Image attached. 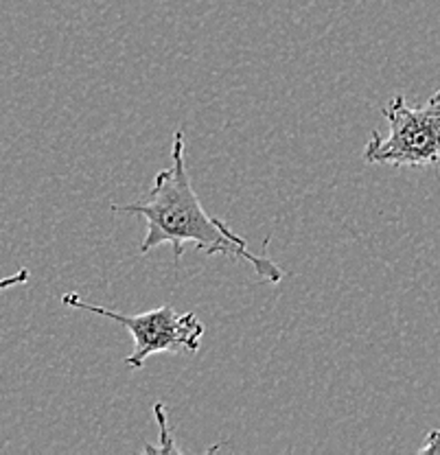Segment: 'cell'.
Masks as SVG:
<instances>
[{
  "instance_id": "obj_1",
  "label": "cell",
  "mask_w": 440,
  "mask_h": 455,
  "mask_svg": "<svg viewBox=\"0 0 440 455\" xmlns=\"http://www.w3.org/2000/svg\"><path fill=\"white\" fill-rule=\"evenodd\" d=\"M173 164L156 173L154 187L147 202L134 204H110L115 212L143 217L147 235L140 245V254L151 252L160 245H172L176 260L182 259L184 245L193 243L206 254H224L233 259L248 260L257 276L263 283H281L285 276L274 260L268 256L252 254L248 250V241L239 236L226 221L211 217L202 206L196 188L191 184V175L184 160V134L176 132L172 145Z\"/></svg>"
},
{
  "instance_id": "obj_3",
  "label": "cell",
  "mask_w": 440,
  "mask_h": 455,
  "mask_svg": "<svg viewBox=\"0 0 440 455\" xmlns=\"http://www.w3.org/2000/svg\"><path fill=\"white\" fill-rule=\"evenodd\" d=\"M61 302L66 307L90 311L94 315H103L108 320H115L116 324L125 326L134 338V350L125 359L127 368L132 370L143 368L151 355L180 353V350L196 355L202 346V338H204V324L197 320L196 313H178L169 305L136 313V315H125V313L84 302L77 293H64Z\"/></svg>"
},
{
  "instance_id": "obj_5",
  "label": "cell",
  "mask_w": 440,
  "mask_h": 455,
  "mask_svg": "<svg viewBox=\"0 0 440 455\" xmlns=\"http://www.w3.org/2000/svg\"><path fill=\"white\" fill-rule=\"evenodd\" d=\"M31 278V272L27 267L18 269L16 274H12V276H4L0 278V291H4V289H12V287H18V284H25L29 283Z\"/></svg>"
},
{
  "instance_id": "obj_6",
  "label": "cell",
  "mask_w": 440,
  "mask_h": 455,
  "mask_svg": "<svg viewBox=\"0 0 440 455\" xmlns=\"http://www.w3.org/2000/svg\"><path fill=\"white\" fill-rule=\"evenodd\" d=\"M419 453L420 455H440V431L438 429H434V431H429L428 434V438H425V443H423V447L419 449Z\"/></svg>"
},
{
  "instance_id": "obj_2",
  "label": "cell",
  "mask_w": 440,
  "mask_h": 455,
  "mask_svg": "<svg viewBox=\"0 0 440 455\" xmlns=\"http://www.w3.org/2000/svg\"><path fill=\"white\" fill-rule=\"evenodd\" d=\"M388 134L372 132L364 160L392 167H432L440 163V90L414 108L401 94L383 106Z\"/></svg>"
},
{
  "instance_id": "obj_4",
  "label": "cell",
  "mask_w": 440,
  "mask_h": 455,
  "mask_svg": "<svg viewBox=\"0 0 440 455\" xmlns=\"http://www.w3.org/2000/svg\"><path fill=\"white\" fill-rule=\"evenodd\" d=\"M154 414H156V423H158L160 429V444L158 447H145L147 453H182V449L173 443L172 431H169V423H167V411H164L163 403H156L154 405Z\"/></svg>"
}]
</instances>
